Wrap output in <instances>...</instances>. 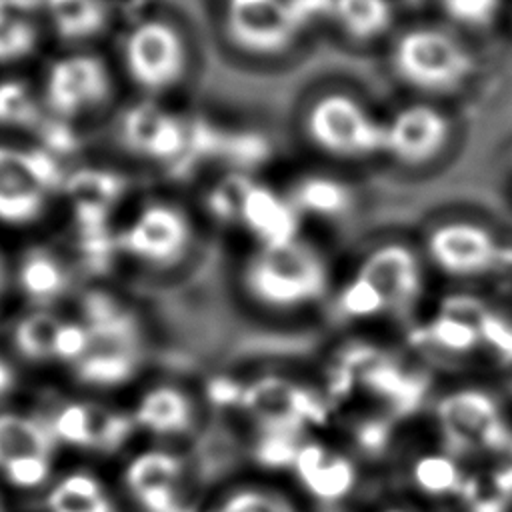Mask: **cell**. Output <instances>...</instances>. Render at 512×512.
<instances>
[{"label": "cell", "instance_id": "1", "mask_svg": "<svg viewBox=\"0 0 512 512\" xmlns=\"http://www.w3.org/2000/svg\"><path fill=\"white\" fill-rule=\"evenodd\" d=\"M244 288L266 308H300L326 292L328 266L322 254L300 238L282 246H260L244 266Z\"/></svg>", "mask_w": 512, "mask_h": 512}, {"label": "cell", "instance_id": "2", "mask_svg": "<svg viewBox=\"0 0 512 512\" xmlns=\"http://www.w3.org/2000/svg\"><path fill=\"white\" fill-rule=\"evenodd\" d=\"M474 66L472 52L434 26L406 30L392 48V68L398 78L422 92H454L472 76Z\"/></svg>", "mask_w": 512, "mask_h": 512}, {"label": "cell", "instance_id": "3", "mask_svg": "<svg viewBox=\"0 0 512 512\" xmlns=\"http://www.w3.org/2000/svg\"><path fill=\"white\" fill-rule=\"evenodd\" d=\"M122 64L142 92L162 94L184 80L190 64L188 42L170 20L144 18L124 36Z\"/></svg>", "mask_w": 512, "mask_h": 512}, {"label": "cell", "instance_id": "4", "mask_svg": "<svg viewBox=\"0 0 512 512\" xmlns=\"http://www.w3.org/2000/svg\"><path fill=\"white\" fill-rule=\"evenodd\" d=\"M304 130L312 146L336 158H366L384 152V124L354 96L326 92L306 110Z\"/></svg>", "mask_w": 512, "mask_h": 512}, {"label": "cell", "instance_id": "5", "mask_svg": "<svg viewBox=\"0 0 512 512\" xmlns=\"http://www.w3.org/2000/svg\"><path fill=\"white\" fill-rule=\"evenodd\" d=\"M56 162L42 150L0 144V222H36L60 186Z\"/></svg>", "mask_w": 512, "mask_h": 512}, {"label": "cell", "instance_id": "6", "mask_svg": "<svg viewBox=\"0 0 512 512\" xmlns=\"http://www.w3.org/2000/svg\"><path fill=\"white\" fill-rule=\"evenodd\" d=\"M188 214L166 200L144 204L122 228L118 244L136 262L152 268L178 264L192 246Z\"/></svg>", "mask_w": 512, "mask_h": 512}, {"label": "cell", "instance_id": "7", "mask_svg": "<svg viewBox=\"0 0 512 512\" xmlns=\"http://www.w3.org/2000/svg\"><path fill=\"white\" fill-rule=\"evenodd\" d=\"M112 74L106 62L90 52H70L56 58L44 76L46 108L64 120L86 116L112 96Z\"/></svg>", "mask_w": 512, "mask_h": 512}, {"label": "cell", "instance_id": "8", "mask_svg": "<svg viewBox=\"0 0 512 512\" xmlns=\"http://www.w3.org/2000/svg\"><path fill=\"white\" fill-rule=\"evenodd\" d=\"M56 444L48 420L0 412V474L14 488L34 490L48 482Z\"/></svg>", "mask_w": 512, "mask_h": 512}, {"label": "cell", "instance_id": "9", "mask_svg": "<svg viewBox=\"0 0 512 512\" xmlns=\"http://www.w3.org/2000/svg\"><path fill=\"white\" fill-rule=\"evenodd\" d=\"M436 414L450 452L498 450L508 440L494 398L482 390H458L444 396Z\"/></svg>", "mask_w": 512, "mask_h": 512}, {"label": "cell", "instance_id": "10", "mask_svg": "<svg viewBox=\"0 0 512 512\" xmlns=\"http://www.w3.org/2000/svg\"><path fill=\"white\" fill-rule=\"evenodd\" d=\"M290 0H228L226 34L244 52L272 56L286 50L302 30Z\"/></svg>", "mask_w": 512, "mask_h": 512}, {"label": "cell", "instance_id": "11", "mask_svg": "<svg viewBox=\"0 0 512 512\" xmlns=\"http://www.w3.org/2000/svg\"><path fill=\"white\" fill-rule=\"evenodd\" d=\"M426 250L434 266L448 276H480L506 258L498 238L486 226L468 220L436 226L426 238Z\"/></svg>", "mask_w": 512, "mask_h": 512}, {"label": "cell", "instance_id": "12", "mask_svg": "<svg viewBox=\"0 0 512 512\" xmlns=\"http://www.w3.org/2000/svg\"><path fill=\"white\" fill-rule=\"evenodd\" d=\"M448 116L430 104H408L384 122V152L406 166L432 162L450 140Z\"/></svg>", "mask_w": 512, "mask_h": 512}, {"label": "cell", "instance_id": "13", "mask_svg": "<svg viewBox=\"0 0 512 512\" xmlns=\"http://www.w3.org/2000/svg\"><path fill=\"white\" fill-rule=\"evenodd\" d=\"M56 442L80 450L114 452L136 428L132 414H122L88 402H66L48 418Z\"/></svg>", "mask_w": 512, "mask_h": 512}, {"label": "cell", "instance_id": "14", "mask_svg": "<svg viewBox=\"0 0 512 512\" xmlns=\"http://www.w3.org/2000/svg\"><path fill=\"white\" fill-rule=\"evenodd\" d=\"M184 464L168 450L138 452L124 470V482L144 512H186L180 498Z\"/></svg>", "mask_w": 512, "mask_h": 512}, {"label": "cell", "instance_id": "15", "mask_svg": "<svg viewBox=\"0 0 512 512\" xmlns=\"http://www.w3.org/2000/svg\"><path fill=\"white\" fill-rule=\"evenodd\" d=\"M240 402L274 434H290L302 422L320 416L318 402L304 388L276 376L260 378L244 388Z\"/></svg>", "mask_w": 512, "mask_h": 512}, {"label": "cell", "instance_id": "16", "mask_svg": "<svg viewBox=\"0 0 512 512\" xmlns=\"http://www.w3.org/2000/svg\"><path fill=\"white\" fill-rule=\"evenodd\" d=\"M368 280L388 306H408L422 290V268L414 250L402 242H386L366 254L354 272Z\"/></svg>", "mask_w": 512, "mask_h": 512}, {"label": "cell", "instance_id": "17", "mask_svg": "<svg viewBox=\"0 0 512 512\" xmlns=\"http://www.w3.org/2000/svg\"><path fill=\"white\" fill-rule=\"evenodd\" d=\"M300 216L288 196L252 182L244 194L238 220L258 238L260 246H282L298 240Z\"/></svg>", "mask_w": 512, "mask_h": 512}, {"label": "cell", "instance_id": "18", "mask_svg": "<svg viewBox=\"0 0 512 512\" xmlns=\"http://www.w3.org/2000/svg\"><path fill=\"white\" fill-rule=\"evenodd\" d=\"M122 136L128 148L152 160H174L188 142L186 126L174 114L152 104L128 110Z\"/></svg>", "mask_w": 512, "mask_h": 512}, {"label": "cell", "instance_id": "19", "mask_svg": "<svg viewBox=\"0 0 512 512\" xmlns=\"http://www.w3.org/2000/svg\"><path fill=\"white\" fill-rule=\"evenodd\" d=\"M132 420L136 428L154 436H182L192 428L194 406L190 396L170 384H156L138 398Z\"/></svg>", "mask_w": 512, "mask_h": 512}, {"label": "cell", "instance_id": "20", "mask_svg": "<svg viewBox=\"0 0 512 512\" xmlns=\"http://www.w3.org/2000/svg\"><path fill=\"white\" fill-rule=\"evenodd\" d=\"M292 464L302 484L318 500H340L352 490L356 480L354 466L348 458L314 442L300 446Z\"/></svg>", "mask_w": 512, "mask_h": 512}, {"label": "cell", "instance_id": "21", "mask_svg": "<svg viewBox=\"0 0 512 512\" xmlns=\"http://www.w3.org/2000/svg\"><path fill=\"white\" fill-rule=\"evenodd\" d=\"M140 348L90 344L74 374L82 384L96 388H118L132 380L140 368Z\"/></svg>", "mask_w": 512, "mask_h": 512}, {"label": "cell", "instance_id": "22", "mask_svg": "<svg viewBox=\"0 0 512 512\" xmlns=\"http://www.w3.org/2000/svg\"><path fill=\"white\" fill-rule=\"evenodd\" d=\"M46 512H118L106 484L92 472L72 470L46 494Z\"/></svg>", "mask_w": 512, "mask_h": 512}, {"label": "cell", "instance_id": "23", "mask_svg": "<svg viewBox=\"0 0 512 512\" xmlns=\"http://www.w3.org/2000/svg\"><path fill=\"white\" fill-rule=\"evenodd\" d=\"M42 36L34 0H0V64L32 56Z\"/></svg>", "mask_w": 512, "mask_h": 512}, {"label": "cell", "instance_id": "24", "mask_svg": "<svg viewBox=\"0 0 512 512\" xmlns=\"http://www.w3.org/2000/svg\"><path fill=\"white\" fill-rule=\"evenodd\" d=\"M300 214L318 218H338L352 208L354 194L348 184L332 176L308 174L300 178L288 194Z\"/></svg>", "mask_w": 512, "mask_h": 512}, {"label": "cell", "instance_id": "25", "mask_svg": "<svg viewBox=\"0 0 512 512\" xmlns=\"http://www.w3.org/2000/svg\"><path fill=\"white\" fill-rule=\"evenodd\" d=\"M18 284L36 304H48L68 288L64 264L46 250L28 252L18 266Z\"/></svg>", "mask_w": 512, "mask_h": 512}, {"label": "cell", "instance_id": "26", "mask_svg": "<svg viewBox=\"0 0 512 512\" xmlns=\"http://www.w3.org/2000/svg\"><path fill=\"white\" fill-rule=\"evenodd\" d=\"M330 16L346 36L368 42L388 30L394 12L390 0H332Z\"/></svg>", "mask_w": 512, "mask_h": 512}, {"label": "cell", "instance_id": "27", "mask_svg": "<svg viewBox=\"0 0 512 512\" xmlns=\"http://www.w3.org/2000/svg\"><path fill=\"white\" fill-rule=\"evenodd\" d=\"M62 318L38 310L24 316L14 328V346L28 360H54L58 332L62 328Z\"/></svg>", "mask_w": 512, "mask_h": 512}, {"label": "cell", "instance_id": "28", "mask_svg": "<svg viewBox=\"0 0 512 512\" xmlns=\"http://www.w3.org/2000/svg\"><path fill=\"white\" fill-rule=\"evenodd\" d=\"M48 12L58 34L70 40L92 36L106 22V8L98 0H48Z\"/></svg>", "mask_w": 512, "mask_h": 512}, {"label": "cell", "instance_id": "29", "mask_svg": "<svg viewBox=\"0 0 512 512\" xmlns=\"http://www.w3.org/2000/svg\"><path fill=\"white\" fill-rule=\"evenodd\" d=\"M478 320L480 318H474L470 314L444 308L442 314L434 318V322L428 326L426 338L436 346L454 354L470 352L482 342Z\"/></svg>", "mask_w": 512, "mask_h": 512}, {"label": "cell", "instance_id": "30", "mask_svg": "<svg viewBox=\"0 0 512 512\" xmlns=\"http://www.w3.org/2000/svg\"><path fill=\"white\" fill-rule=\"evenodd\" d=\"M460 494L466 496L472 512H502L512 494V470H482L466 478Z\"/></svg>", "mask_w": 512, "mask_h": 512}, {"label": "cell", "instance_id": "31", "mask_svg": "<svg viewBox=\"0 0 512 512\" xmlns=\"http://www.w3.org/2000/svg\"><path fill=\"white\" fill-rule=\"evenodd\" d=\"M412 476L418 488L428 494H450L460 492L464 478L454 458L444 454H428L416 460Z\"/></svg>", "mask_w": 512, "mask_h": 512}, {"label": "cell", "instance_id": "32", "mask_svg": "<svg viewBox=\"0 0 512 512\" xmlns=\"http://www.w3.org/2000/svg\"><path fill=\"white\" fill-rule=\"evenodd\" d=\"M388 302L384 296L362 276L354 274L338 296V310L348 318H370L384 312Z\"/></svg>", "mask_w": 512, "mask_h": 512}, {"label": "cell", "instance_id": "33", "mask_svg": "<svg viewBox=\"0 0 512 512\" xmlns=\"http://www.w3.org/2000/svg\"><path fill=\"white\" fill-rule=\"evenodd\" d=\"M36 114V100L22 82H0V124L28 126L34 122Z\"/></svg>", "mask_w": 512, "mask_h": 512}, {"label": "cell", "instance_id": "34", "mask_svg": "<svg viewBox=\"0 0 512 512\" xmlns=\"http://www.w3.org/2000/svg\"><path fill=\"white\" fill-rule=\"evenodd\" d=\"M212 512H294V508L278 494L246 488L226 496Z\"/></svg>", "mask_w": 512, "mask_h": 512}, {"label": "cell", "instance_id": "35", "mask_svg": "<svg viewBox=\"0 0 512 512\" xmlns=\"http://www.w3.org/2000/svg\"><path fill=\"white\" fill-rule=\"evenodd\" d=\"M440 4L446 16L456 24L482 28L492 24L502 0H440Z\"/></svg>", "mask_w": 512, "mask_h": 512}, {"label": "cell", "instance_id": "36", "mask_svg": "<svg viewBox=\"0 0 512 512\" xmlns=\"http://www.w3.org/2000/svg\"><path fill=\"white\" fill-rule=\"evenodd\" d=\"M478 330L482 342L492 346L502 358L512 360V324L508 320L484 310L478 320Z\"/></svg>", "mask_w": 512, "mask_h": 512}, {"label": "cell", "instance_id": "37", "mask_svg": "<svg viewBox=\"0 0 512 512\" xmlns=\"http://www.w3.org/2000/svg\"><path fill=\"white\" fill-rule=\"evenodd\" d=\"M16 384L14 368L0 356V398L8 396Z\"/></svg>", "mask_w": 512, "mask_h": 512}, {"label": "cell", "instance_id": "38", "mask_svg": "<svg viewBox=\"0 0 512 512\" xmlns=\"http://www.w3.org/2000/svg\"><path fill=\"white\" fill-rule=\"evenodd\" d=\"M4 284H6V270H4V262L0 258V296L4 292Z\"/></svg>", "mask_w": 512, "mask_h": 512}, {"label": "cell", "instance_id": "39", "mask_svg": "<svg viewBox=\"0 0 512 512\" xmlns=\"http://www.w3.org/2000/svg\"><path fill=\"white\" fill-rule=\"evenodd\" d=\"M0 512H8V508H6L4 502H2V498H0Z\"/></svg>", "mask_w": 512, "mask_h": 512}, {"label": "cell", "instance_id": "40", "mask_svg": "<svg viewBox=\"0 0 512 512\" xmlns=\"http://www.w3.org/2000/svg\"><path fill=\"white\" fill-rule=\"evenodd\" d=\"M386 512H402V510H386Z\"/></svg>", "mask_w": 512, "mask_h": 512}]
</instances>
